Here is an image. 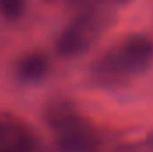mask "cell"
I'll return each mask as SVG.
<instances>
[{"instance_id": "1", "label": "cell", "mask_w": 153, "mask_h": 152, "mask_svg": "<svg viewBox=\"0 0 153 152\" xmlns=\"http://www.w3.org/2000/svg\"><path fill=\"white\" fill-rule=\"evenodd\" d=\"M152 65L153 39L144 34H130L116 41L91 63L89 77L100 88H116L148 72Z\"/></svg>"}, {"instance_id": "2", "label": "cell", "mask_w": 153, "mask_h": 152, "mask_svg": "<svg viewBox=\"0 0 153 152\" xmlns=\"http://www.w3.org/2000/svg\"><path fill=\"white\" fill-rule=\"evenodd\" d=\"M43 118L66 152H107L98 129L78 111L71 99L52 97L43 108Z\"/></svg>"}, {"instance_id": "3", "label": "cell", "mask_w": 153, "mask_h": 152, "mask_svg": "<svg viewBox=\"0 0 153 152\" xmlns=\"http://www.w3.org/2000/svg\"><path fill=\"white\" fill-rule=\"evenodd\" d=\"M111 22L107 9L100 5H85L59 32L55 48L64 57H76L85 54L96 39L103 34Z\"/></svg>"}, {"instance_id": "4", "label": "cell", "mask_w": 153, "mask_h": 152, "mask_svg": "<svg viewBox=\"0 0 153 152\" xmlns=\"http://www.w3.org/2000/svg\"><path fill=\"white\" fill-rule=\"evenodd\" d=\"M30 125L14 113H0V152H36Z\"/></svg>"}, {"instance_id": "5", "label": "cell", "mask_w": 153, "mask_h": 152, "mask_svg": "<svg viewBox=\"0 0 153 152\" xmlns=\"http://www.w3.org/2000/svg\"><path fill=\"white\" fill-rule=\"evenodd\" d=\"M14 74L22 82H39L50 74V61L43 52H29L18 59Z\"/></svg>"}, {"instance_id": "6", "label": "cell", "mask_w": 153, "mask_h": 152, "mask_svg": "<svg viewBox=\"0 0 153 152\" xmlns=\"http://www.w3.org/2000/svg\"><path fill=\"white\" fill-rule=\"evenodd\" d=\"M27 11V0H0V14L9 20H20Z\"/></svg>"}, {"instance_id": "7", "label": "cell", "mask_w": 153, "mask_h": 152, "mask_svg": "<svg viewBox=\"0 0 153 152\" xmlns=\"http://www.w3.org/2000/svg\"><path fill=\"white\" fill-rule=\"evenodd\" d=\"M112 152H153V132L134 143H119L112 147Z\"/></svg>"}, {"instance_id": "8", "label": "cell", "mask_w": 153, "mask_h": 152, "mask_svg": "<svg viewBox=\"0 0 153 152\" xmlns=\"http://www.w3.org/2000/svg\"><path fill=\"white\" fill-rule=\"evenodd\" d=\"M68 2H71V4H84V2H87V0H68Z\"/></svg>"}, {"instance_id": "9", "label": "cell", "mask_w": 153, "mask_h": 152, "mask_svg": "<svg viewBox=\"0 0 153 152\" xmlns=\"http://www.w3.org/2000/svg\"><path fill=\"white\" fill-rule=\"evenodd\" d=\"M112 2H119V4H123V2H128V0H112Z\"/></svg>"}]
</instances>
